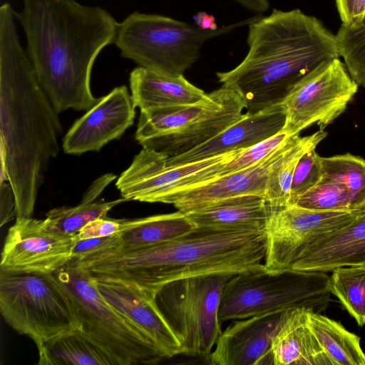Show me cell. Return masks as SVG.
I'll return each mask as SVG.
<instances>
[{"mask_svg":"<svg viewBox=\"0 0 365 365\" xmlns=\"http://www.w3.org/2000/svg\"><path fill=\"white\" fill-rule=\"evenodd\" d=\"M212 274L170 282L156 293L158 306L183 348L182 354L207 359L222 330L219 311L232 277Z\"/></svg>","mask_w":365,"mask_h":365,"instance_id":"10","label":"cell"},{"mask_svg":"<svg viewBox=\"0 0 365 365\" xmlns=\"http://www.w3.org/2000/svg\"><path fill=\"white\" fill-rule=\"evenodd\" d=\"M310 310L298 307L283 312L272 342L273 365H331L310 327Z\"/></svg>","mask_w":365,"mask_h":365,"instance_id":"22","label":"cell"},{"mask_svg":"<svg viewBox=\"0 0 365 365\" xmlns=\"http://www.w3.org/2000/svg\"><path fill=\"white\" fill-rule=\"evenodd\" d=\"M241 150L179 166L166 167L164 155L143 147L118 178L115 185L127 201L162 202L167 196L185 189L190 178L199 172L234 158Z\"/></svg>","mask_w":365,"mask_h":365,"instance_id":"13","label":"cell"},{"mask_svg":"<svg viewBox=\"0 0 365 365\" xmlns=\"http://www.w3.org/2000/svg\"><path fill=\"white\" fill-rule=\"evenodd\" d=\"M38 353L39 365H114L109 355L79 329L51 339Z\"/></svg>","mask_w":365,"mask_h":365,"instance_id":"27","label":"cell"},{"mask_svg":"<svg viewBox=\"0 0 365 365\" xmlns=\"http://www.w3.org/2000/svg\"><path fill=\"white\" fill-rule=\"evenodd\" d=\"M116 176L106 173L100 176L89 186L80 203L73 207L63 206L49 210L42 223L46 230L65 235H76L92 220L107 216L115 205L127 201L120 198L108 202L96 201Z\"/></svg>","mask_w":365,"mask_h":365,"instance_id":"24","label":"cell"},{"mask_svg":"<svg viewBox=\"0 0 365 365\" xmlns=\"http://www.w3.org/2000/svg\"><path fill=\"white\" fill-rule=\"evenodd\" d=\"M239 119L224 85L202 101L140 110L135 139L168 158L182 155L218 135Z\"/></svg>","mask_w":365,"mask_h":365,"instance_id":"9","label":"cell"},{"mask_svg":"<svg viewBox=\"0 0 365 365\" xmlns=\"http://www.w3.org/2000/svg\"><path fill=\"white\" fill-rule=\"evenodd\" d=\"M11 5L0 7V182H9L16 217H32L48 165L59 153L58 113L21 46Z\"/></svg>","mask_w":365,"mask_h":365,"instance_id":"1","label":"cell"},{"mask_svg":"<svg viewBox=\"0 0 365 365\" xmlns=\"http://www.w3.org/2000/svg\"><path fill=\"white\" fill-rule=\"evenodd\" d=\"M16 217V198L13 188L8 182H0V226Z\"/></svg>","mask_w":365,"mask_h":365,"instance_id":"37","label":"cell"},{"mask_svg":"<svg viewBox=\"0 0 365 365\" xmlns=\"http://www.w3.org/2000/svg\"><path fill=\"white\" fill-rule=\"evenodd\" d=\"M93 279L104 299L139 328L165 359L182 354V344L160 310L155 294L118 281Z\"/></svg>","mask_w":365,"mask_h":365,"instance_id":"16","label":"cell"},{"mask_svg":"<svg viewBox=\"0 0 365 365\" xmlns=\"http://www.w3.org/2000/svg\"><path fill=\"white\" fill-rule=\"evenodd\" d=\"M127 225V219H112L106 216L91 221L76 236L78 240L108 237L120 232Z\"/></svg>","mask_w":365,"mask_h":365,"instance_id":"35","label":"cell"},{"mask_svg":"<svg viewBox=\"0 0 365 365\" xmlns=\"http://www.w3.org/2000/svg\"><path fill=\"white\" fill-rule=\"evenodd\" d=\"M283 312L235 320L222 331L208 363L212 365H273L272 342Z\"/></svg>","mask_w":365,"mask_h":365,"instance_id":"17","label":"cell"},{"mask_svg":"<svg viewBox=\"0 0 365 365\" xmlns=\"http://www.w3.org/2000/svg\"><path fill=\"white\" fill-rule=\"evenodd\" d=\"M329 279L336 296L359 326L365 325V264L337 267Z\"/></svg>","mask_w":365,"mask_h":365,"instance_id":"30","label":"cell"},{"mask_svg":"<svg viewBox=\"0 0 365 365\" xmlns=\"http://www.w3.org/2000/svg\"><path fill=\"white\" fill-rule=\"evenodd\" d=\"M294 205L319 211L351 210L346 187L341 182L324 178L299 196Z\"/></svg>","mask_w":365,"mask_h":365,"instance_id":"32","label":"cell"},{"mask_svg":"<svg viewBox=\"0 0 365 365\" xmlns=\"http://www.w3.org/2000/svg\"><path fill=\"white\" fill-rule=\"evenodd\" d=\"M16 19L36 78L59 113L87 110L95 60L114 43L119 23L106 9L76 0H24Z\"/></svg>","mask_w":365,"mask_h":365,"instance_id":"2","label":"cell"},{"mask_svg":"<svg viewBox=\"0 0 365 365\" xmlns=\"http://www.w3.org/2000/svg\"><path fill=\"white\" fill-rule=\"evenodd\" d=\"M293 137L255 165L173 193L166 197L162 203L172 204L178 210L186 213L226 198L245 195H264L269 170Z\"/></svg>","mask_w":365,"mask_h":365,"instance_id":"19","label":"cell"},{"mask_svg":"<svg viewBox=\"0 0 365 365\" xmlns=\"http://www.w3.org/2000/svg\"><path fill=\"white\" fill-rule=\"evenodd\" d=\"M358 212L319 211L294 205L274 211L265 229V269H291L309 247L349 223Z\"/></svg>","mask_w":365,"mask_h":365,"instance_id":"12","label":"cell"},{"mask_svg":"<svg viewBox=\"0 0 365 365\" xmlns=\"http://www.w3.org/2000/svg\"><path fill=\"white\" fill-rule=\"evenodd\" d=\"M273 212L264 195H245L212 202L185 214L197 229L264 232Z\"/></svg>","mask_w":365,"mask_h":365,"instance_id":"21","label":"cell"},{"mask_svg":"<svg viewBox=\"0 0 365 365\" xmlns=\"http://www.w3.org/2000/svg\"><path fill=\"white\" fill-rule=\"evenodd\" d=\"M322 176L343 183L351 210L365 208V160L350 153L320 157Z\"/></svg>","mask_w":365,"mask_h":365,"instance_id":"29","label":"cell"},{"mask_svg":"<svg viewBox=\"0 0 365 365\" xmlns=\"http://www.w3.org/2000/svg\"><path fill=\"white\" fill-rule=\"evenodd\" d=\"M242 6L257 13H262L268 10L269 3L268 0H235Z\"/></svg>","mask_w":365,"mask_h":365,"instance_id":"40","label":"cell"},{"mask_svg":"<svg viewBox=\"0 0 365 365\" xmlns=\"http://www.w3.org/2000/svg\"><path fill=\"white\" fill-rule=\"evenodd\" d=\"M309 321L331 365H365V354L358 336L338 322L312 310Z\"/></svg>","mask_w":365,"mask_h":365,"instance_id":"28","label":"cell"},{"mask_svg":"<svg viewBox=\"0 0 365 365\" xmlns=\"http://www.w3.org/2000/svg\"><path fill=\"white\" fill-rule=\"evenodd\" d=\"M135 106L125 86H118L99 98L74 122L63 140L65 153L80 155L99 151L109 142L119 139L133 125Z\"/></svg>","mask_w":365,"mask_h":365,"instance_id":"15","label":"cell"},{"mask_svg":"<svg viewBox=\"0 0 365 365\" xmlns=\"http://www.w3.org/2000/svg\"><path fill=\"white\" fill-rule=\"evenodd\" d=\"M118 244V233L102 237H93L78 240L73 250V258L78 259L95 253L96 252L117 247Z\"/></svg>","mask_w":365,"mask_h":365,"instance_id":"36","label":"cell"},{"mask_svg":"<svg viewBox=\"0 0 365 365\" xmlns=\"http://www.w3.org/2000/svg\"><path fill=\"white\" fill-rule=\"evenodd\" d=\"M336 36L349 75L358 86L365 87V21L357 26L342 24Z\"/></svg>","mask_w":365,"mask_h":365,"instance_id":"31","label":"cell"},{"mask_svg":"<svg viewBox=\"0 0 365 365\" xmlns=\"http://www.w3.org/2000/svg\"><path fill=\"white\" fill-rule=\"evenodd\" d=\"M255 17L210 31L170 17L135 11L119 23L114 44L123 58L138 66L178 77L199 58L206 41L249 25Z\"/></svg>","mask_w":365,"mask_h":365,"instance_id":"5","label":"cell"},{"mask_svg":"<svg viewBox=\"0 0 365 365\" xmlns=\"http://www.w3.org/2000/svg\"><path fill=\"white\" fill-rule=\"evenodd\" d=\"M53 274L72 300L79 329L114 365L156 364L165 359L139 328L104 299L85 268L71 259Z\"/></svg>","mask_w":365,"mask_h":365,"instance_id":"7","label":"cell"},{"mask_svg":"<svg viewBox=\"0 0 365 365\" xmlns=\"http://www.w3.org/2000/svg\"><path fill=\"white\" fill-rule=\"evenodd\" d=\"M248 52L233 69L216 73L254 114L282 104L294 86L324 61L340 57L336 35L299 9H273L248 25Z\"/></svg>","mask_w":365,"mask_h":365,"instance_id":"4","label":"cell"},{"mask_svg":"<svg viewBox=\"0 0 365 365\" xmlns=\"http://www.w3.org/2000/svg\"><path fill=\"white\" fill-rule=\"evenodd\" d=\"M357 90L358 84L339 58L322 63L284 99L286 122L282 130L294 136L314 123L324 130L344 113Z\"/></svg>","mask_w":365,"mask_h":365,"instance_id":"11","label":"cell"},{"mask_svg":"<svg viewBox=\"0 0 365 365\" xmlns=\"http://www.w3.org/2000/svg\"><path fill=\"white\" fill-rule=\"evenodd\" d=\"M266 249L265 231L196 228L163 243L110 247L73 260L93 278L121 282L156 295L162 287L177 279L234 275L262 267Z\"/></svg>","mask_w":365,"mask_h":365,"instance_id":"3","label":"cell"},{"mask_svg":"<svg viewBox=\"0 0 365 365\" xmlns=\"http://www.w3.org/2000/svg\"><path fill=\"white\" fill-rule=\"evenodd\" d=\"M195 229L187 215L180 210L128 220L127 227L118 233V244L115 247L157 245L183 236Z\"/></svg>","mask_w":365,"mask_h":365,"instance_id":"26","label":"cell"},{"mask_svg":"<svg viewBox=\"0 0 365 365\" xmlns=\"http://www.w3.org/2000/svg\"><path fill=\"white\" fill-rule=\"evenodd\" d=\"M320 157L315 149H312L299 160L292 182L290 205L323 178Z\"/></svg>","mask_w":365,"mask_h":365,"instance_id":"34","label":"cell"},{"mask_svg":"<svg viewBox=\"0 0 365 365\" xmlns=\"http://www.w3.org/2000/svg\"><path fill=\"white\" fill-rule=\"evenodd\" d=\"M129 83L133 103L140 110L191 105L207 95L184 76H168L140 66L130 72Z\"/></svg>","mask_w":365,"mask_h":365,"instance_id":"23","label":"cell"},{"mask_svg":"<svg viewBox=\"0 0 365 365\" xmlns=\"http://www.w3.org/2000/svg\"><path fill=\"white\" fill-rule=\"evenodd\" d=\"M195 25L204 30L215 31L218 29L213 16L205 11H199L194 16Z\"/></svg>","mask_w":365,"mask_h":365,"instance_id":"39","label":"cell"},{"mask_svg":"<svg viewBox=\"0 0 365 365\" xmlns=\"http://www.w3.org/2000/svg\"><path fill=\"white\" fill-rule=\"evenodd\" d=\"M291 137L284 130L249 148L240 151L217 170L215 179L251 167L283 145Z\"/></svg>","mask_w":365,"mask_h":365,"instance_id":"33","label":"cell"},{"mask_svg":"<svg viewBox=\"0 0 365 365\" xmlns=\"http://www.w3.org/2000/svg\"><path fill=\"white\" fill-rule=\"evenodd\" d=\"M329 279L323 272H270L264 265L237 273L224 287L220 320L222 323L298 307L320 313L330 301Z\"/></svg>","mask_w":365,"mask_h":365,"instance_id":"6","label":"cell"},{"mask_svg":"<svg viewBox=\"0 0 365 365\" xmlns=\"http://www.w3.org/2000/svg\"><path fill=\"white\" fill-rule=\"evenodd\" d=\"M245 116L199 146L175 157L166 158V167L201 161L232 151L249 148L281 132L286 122L283 104Z\"/></svg>","mask_w":365,"mask_h":365,"instance_id":"18","label":"cell"},{"mask_svg":"<svg viewBox=\"0 0 365 365\" xmlns=\"http://www.w3.org/2000/svg\"><path fill=\"white\" fill-rule=\"evenodd\" d=\"M0 312L38 351L57 336L78 329L72 300L53 273L0 270Z\"/></svg>","mask_w":365,"mask_h":365,"instance_id":"8","label":"cell"},{"mask_svg":"<svg viewBox=\"0 0 365 365\" xmlns=\"http://www.w3.org/2000/svg\"><path fill=\"white\" fill-rule=\"evenodd\" d=\"M365 264V208L355 218L309 247L291 269L328 272L345 266Z\"/></svg>","mask_w":365,"mask_h":365,"instance_id":"20","label":"cell"},{"mask_svg":"<svg viewBox=\"0 0 365 365\" xmlns=\"http://www.w3.org/2000/svg\"><path fill=\"white\" fill-rule=\"evenodd\" d=\"M336 4L342 24L349 25L352 19L354 0H336Z\"/></svg>","mask_w":365,"mask_h":365,"instance_id":"38","label":"cell"},{"mask_svg":"<svg viewBox=\"0 0 365 365\" xmlns=\"http://www.w3.org/2000/svg\"><path fill=\"white\" fill-rule=\"evenodd\" d=\"M327 134L320 129L308 136L294 135L272 164L268 173L264 197L274 211L290 205L292 182L299 160L305 153L315 149Z\"/></svg>","mask_w":365,"mask_h":365,"instance_id":"25","label":"cell"},{"mask_svg":"<svg viewBox=\"0 0 365 365\" xmlns=\"http://www.w3.org/2000/svg\"><path fill=\"white\" fill-rule=\"evenodd\" d=\"M76 235L46 230L42 219L16 217L1 252L0 270L53 273L72 259Z\"/></svg>","mask_w":365,"mask_h":365,"instance_id":"14","label":"cell"}]
</instances>
